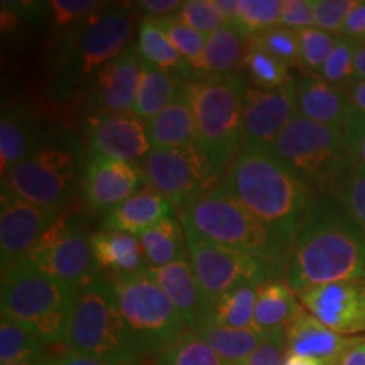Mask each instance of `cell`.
Returning <instances> with one entry per match:
<instances>
[{
    "label": "cell",
    "instance_id": "cell-30",
    "mask_svg": "<svg viewBox=\"0 0 365 365\" xmlns=\"http://www.w3.org/2000/svg\"><path fill=\"white\" fill-rule=\"evenodd\" d=\"M143 245V252L149 267H164L173 262L186 259L188 245H186V235L182 223L175 217L164 218L156 225L137 237Z\"/></svg>",
    "mask_w": 365,
    "mask_h": 365
},
{
    "label": "cell",
    "instance_id": "cell-34",
    "mask_svg": "<svg viewBox=\"0 0 365 365\" xmlns=\"http://www.w3.org/2000/svg\"><path fill=\"white\" fill-rule=\"evenodd\" d=\"M44 341L36 333L21 323L14 322L7 314L0 319V362L19 364L39 360Z\"/></svg>",
    "mask_w": 365,
    "mask_h": 365
},
{
    "label": "cell",
    "instance_id": "cell-42",
    "mask_svg": "<svg viewBox=\"0 0 365 365\" xmlns=\"http://www.w3.org/2000/svg\"><path fill=\"white\" fill-rule=\"evenodd\" d=\"M346 217L365 232V173L355 170L350 173L333 198Z\"/></svg>",
    "mask_w": 365,
    "mask_h": 365
},
{
    "label": "cell",
    "instance_id": "cell-20",
    "mask_svg": "<svg viewBox=\"0 0 365 365\" xmlns=\"http://www.w3.org/2000/svg\"><path fill=\"white\" fill-rule=\"evenodd\" d=\"M154 279L180 313L190 331L198 330L208 319V303L203 298L190 259L173 262L164 267H149Z\"/></svg>",
    "mask_w": 365,
    "mask_h": 365
},
{
    "label": "cell",
    "instance_id": "cell-29",
    "mask_svg": "<svg viewBox=\"0 0 365 365\" xmlns=\"http://www.w3.org/2000/svg\"><path fill=\"white\" fill-rule=\"evenodd\" d=\"M196 335L202 339L205 344L212 346L228 365H244L250 354L261 345L266 339L267 331L257 330V328H228L212 323L210 319L203 323Z\"/></svg>",
    "mask_w": 365,
    "mask_h": 365
},
{
    "label": "cell",
    "instance_id": "cell-7",
    "mask_svg": "<svg viewBox=\"0 0 365 365\" xmlns=\"http://www.w3.org/2000/svg\"><path fill=\"white\" fill-rule=\"evenodd\" d=\"M73 299L75 287L46 276L29 262L2 269V314L29 328L44 344L66 339Z\"/></svg>",
    "mask_w": 365,
    "mask_h": 365
},
{
    "label": "cell",
    "instance_id": "cell-57",
    "mask_svg": "<svg viewBox=\"0 0 365 365\" xmlns=\"http://www.w3.org/2000/svg\"><path fill=\"white\" fill-rule=\"evenodd\" d=\"M4 365H53L48 360L39 359V360H33V362H19V364H4Z\"/></svg>",
    "mask_w": 365,
    "mask_h": 365
},
{
    "label": "cell",
    "instance_id": "cell-18",
    "mask_svg": "<svg viewBox=\"0 0 365 365\" xmlns=\"http://www.w3.org/2000/svg\"><path fill=\"white\" fill-rule=\"evenodd\" d=\"M143 170L135 163L91 154L85 175V198L100 212H108L140 190Z\"/></svg>",
    "mask_w": 365,
    "mask_h": 365
},
{
    "label": "cell",
    "instance_id": "cell-12",
    "mask_svg": "<svg viewBox=\"0 0 365 365\" xmlns=\"http://www.w3.org/2000/svg\"><path fill=\"white\" fill-rule=\"evenodd\" d=\"M24 261L46 276L71 287L91 277L95 267L90 237L66 215L58 217Z\"/></svg>",
    "mask_w": 365,
    "mask_h": 365
},
{
    "label": "cell",
    "instance_id": "cell-55",
    "mask_svg": "<svg viewBox=\"0 0 365 365\" xmlns=\"http://www.w3.org/2000/svg\"><path fill=\"white\" fill-rule=\"evenodd\" d=\"M365 80V43H355L354 81Z\"/></svg>",
    "mask_w": 365,
    "mask_h": 365
},
{
    "label": "cell",
    "instance_id": "cell-8",
    "mask_svg": "<svg viewBox=\"0 0 365 365\" xmlns=\"http://www.w3.org/2000/svg\"><path fill=\"white\" fill-rule=\"evenodd\" d=\"M117 308L140 354H158L185 335L186 325L149 267L110 276Z\"/></svg>",
    "mask_w": 365,
    "mask_h": 365
},
{
    "label": "cell",
    "instance_id": "cell-24",
    "mask_svg": "<svg viewBox=\"0 0 365 365\" xmlns=\"http://www.w3.org/2000/svg\"><path fill=\"white\" fill-rule=\"evenodd\" d=\"M153 149L186 148L198 143V129L191 105L186 98L185 86L180 95L161 113L145 122Z\"/></svg>",
    "mask_w": 365,
    "mask_h": 365
},
{
    "label": "cell",
    "instance_id": "cell-21",
    "mask_svg": "<svg viewBox=\"0 0 365 365\" xmlns=\"http://www.w3.org/2000/svg\"><path fill=\"white\" fill-rule=\"evenodd\" d=\"M352 340L330 330L312 313L304 312V308L286 328L287 354L314 359L323 365L339 364Z\"/></svg>",
    "mask_w": 365,
    "mask_h": 365
},
{
    "label": "cell",
    "instance_id": "cell-47",
    "mask_svg": "<svg viewBox=\"0 0 365 365\" xmlns=\"http://www.w3.org/2000/svg\"><path fill=\"white\" fill-rule=\"evenodd\" d=\"M279 26L291 31L314 27V0H282Z\"/></svg>",
    "mask_w": 365,
    "mask_h": 365
},
{
    "label": "cell",
    "instance_id": "cell-27",
    "mask_svg": "<svg viewBox=\"0 0 365 365\" xmlns=\"http://www.w3.org/2000/svg\"><path fill=\"white\" fill-rule=\"evenodd\" d=\"M301 309L303 304L296 301L294 291L286 279H269L257 289L255 327L262 331L286 330Z\"/></svg>",
    "mask_w": 365,
    "mask_h": 365
},
{
    "label": "cell",
    "instance_id": "cell-38",
    "mask_svg": "<svg viewBox=\"0 0 365 365\" xmlns=\"http://www.w3.org/2000/svg\"><path fill=\"white\" fill-rule=\"evenodd\" d=\"M249 44L262 49L286 65H298L299 58V38L298 31L286 29L282 26L255 33L249 38Z\"/></svg>",
    "mask_w": 365,
    "mask_h": 365
},
{
    "label": "cell",
    "instance_id": "cell-6",
    "mask_svg": "<svg viewBox=\"0 0 365 365\" xmlns=\"http://www.w3.org/2000/svg\"><path fill=\"white\" fill-rule=\"evenodd\" d=\"M65 341L73 352L113 365H132L140 355L118 313L110 281L97 276L75 287Z\"/></svg>",
    "mask_w": 365,
    "mask_h": 365
},
{
    "label": "cell",
    "instance_id": "cell-16",
    "mask_svg": "<svg viewBox=\"0 0 365 365\" xmlns=\"http://www.w3.org/2000/svg\"><path fill=\"white\" fill-rule=\"evenodd\" d=\"M132 19L129 9L110 7L95 12L86 21L80 43V71L91 76L105 65L127 51L125 46L132 36Z\"/></svg>",
    "mask_w": 365,
    "mask_h": 365
},
{
    "label": "cell",
    "instance_id": "cell-51",
    "mask_svg": "<svg viewBox=\"0 0 365 365\" xmlns=\"http://www.w3.org/2000/svg\"><path fill=\"white\" fill-rule=\"evenodd\" d=\"M346 93L350 100V115H364L365 117V80L354 81L346 86Z\"/></svg>",
    "mask_w": 365,
    "mask_h": 365
},
{
    "label": "cell",
    "instance_id": "cell-39",
    "mask_svg": "<svg viewBox=\"0 0 365 365\" xmlns=\"http://www.w3.org/2000/svg\"><path fill=\"white\" fill-rule=\"evenodd\" d=\"M281 0H240V17L237 27L245 38L276 27L281 22Z\"/></svg>",
    "mask_w": 365,
    "mask_h": 365
},
{
    "label": "cell",
    "instance_id": "cell-41",
    "mask_svg": "<svg viewBox=\"0 0 365 365\" xmlns=\"http://www.w3.org/2000/svg\"><path fill=\"white\" fill-rule=\"evenodd\" d=\"M354 41L340 36L339 43L331 51L330 58L327 59L325 66L318 73L319 78L333 86H339V88H346L350 83H354Z\"/></svg>",
    "mask_w": 365,
    "mask_h": 365
},
{
    "label": "cell",
    "instance_id": "cell-32",
    "mask_svg": "<svg viewBox=\"0 0 365 365\" xmlns=\"http://www.w3.org/2000/svg\"><path fill=\"white\" fill-rule=\"evenodd\" d=\"M31 122L21 112H9L0 122V173L2 176L14 166L29 159L38 149Z\"/></svg>",
    "mask_w": 365,
    "mask_h": 365
},
{
    "label": "cell",
    "instance_id": "cell-5",
    "mask_svg": "<svg viewBox=\"0 0 365 365\" xmlns=\"http://www.w3.org/2000/svg\"><path fill=\"white\" fill-rule=\"evenodd\" d=\"M247 90L240 73L195 76L185 81L186 98L193 110L198 143L217 171L230 168L244 148V95Z\"/></svg>",
    "mask_w": 365,
    "mask_h": 365
},
{
    "label": "cell",
    "instance_id": "cell-14",
    "mask_svg": "<svg viewBox=\"0 0 365 365\" xmlns=\"http://www.w3.org/2000/svg\"><path fill=\"white\" fill-rule=\"evenodd\" d=\"M296 296L303 308L330 330L340 335L365 331V277L314 286Z\"/></svg>",
    "mask_w": 365,
    "mask_h": 365
},
{
    "label": "cell",
    "instance_id": "cell-37",
    "mask_svg": "<svg viewBox=\"0 0 365 365\" xmlns=\"http://www.w3.org/2000/svg\"><path fill=\"white\" fill-rule=\"evenodd\" d=\"M299 38V58L298 65L303 68L308 75H318L325 66L327 59L330 58L340 36L325 33L318 27H308V29L298 31Z\"/></svg>",
    "mask_w": 365,
    "mask_h": 365
},
{
    "label": "cell",
    "instance_id": "cell-45",
    "mask_svg": "<svg viewBox=\"0 0 365 365\" xmlns=\"http://www.w3.org/2000/svg\"><path fill=\"white\" fill-rule=\"evenodd\" d=\"M102 6L103 4L97 0H51L49 11L53 14L54 24L65 27L76 21H86Z\"/></svg>",
    "mask_w": 365,
    "mask_h": 365
},
{
    "label": "cell",
    "instance_id": "cell-52",
    "mask_svg": "<svg viewBox=\"0 0 365 365\" xmlns=\"http://www.w3.org/2000/svg\"><path fill=\"white\" fill-rule=\"evenodd\" d=\"M336 365H365V339H354Z\"/></svg>",
    "mask_w": 365,
    "mask_h": 365
},
{
    "label": "cell",
    "instance_id": "cell-36",
    "mask_svg": "<svg viewBox=\"0 0 365 365\" xmlns=\"http://www.w3.org/2000/svg\"><path fill=\"white\" fill-rule=\"evenodd\" d=\"M156 365H228L212 346L196 335L186 331L175 345L158 355Z\"/></svg>",
    "mask_w": 365,
    "mask_h": 365
},
{
    "label": "cell",
    "instance_id": "cell-22",
    "mask_svg": "<svg viewBox=\"0 0 365 365\" xmlns=\"http://www.w3.org/2000/svg\"><path fill=\"white\" fill-rule=\"evenodd\" d=\"M296 103L299 115L341 132L352 112L346 88L327 83L318 75H303L296 81Z\"/></svg>",
    "mask_w": 365,
    "mask_h": 365
},
{
    "label": "cell",
    "instance_id": "cell-11",
    "mask_svg": "<svg viewBox=\"0 0 365 365\" xmlns=\"http://www.w3.org/2000/svg\"><path fill=\"white\" fill-rule=\"evenodd\" d=\"M75 178L76 163L71 150L46 145L6 173L2 188L39 207L61 208Z\"/></svg>",
    "mask_w": 365,
    "mask_h": 365
},
{
    "label": "cell",
    "instance_id": "cell-10",
    "mask_svg": "<svg viewBox=\"0 0 365 365\" xmlns=\"http://www.w3.org/2000/svg\"><path fill=\"white\" fill-rule=\"evenodd\" d=\"M182 228L191 269L208 307L222 294L240 284L261 286L269 279H282L259 259L203 239L193 228L186 225Z\"/></svg>",
    "mask_w": 365,
    "mask_h": 365
},
{
    "label": "cell",
    "instance_id": "cell-19",
    "mask_svg": "<svg viewBox=\"0 0 365 365\" xmlns=\"http://www.w3.org/2000/svg\"><path fill=\"white\" fill-rule=\"evenodd\" d=\"M144 61L135 49H127L95 76L93 105L102 113H124L134 108Z\"/></svg>",
    "mask_w": 365,
    "mask_h": 365
},
{
    "label": "cell",
    "instance_id": "cell-50",
    "mask_svg": "<svg viewBox=\"0 0 365 365\" xmlns=\"http://www.w3.org/2000/svg\"><path fill=\"white\" fill-rule=\"evenodd\" d=\"M137 6L144 12L150 14L153 19H158V17H168V14H176L181 9L182 2L180 0H143V2H137Z\"/></svg>",
    "mask_w": 365,
    "mask_h": 365
},
{
    "label": "cell",
    "instance_id": "cell-3",
    "mask_svg": "<svg viewBox=\"0 0 365 365\" xmlns=\"http://www.w3.org/2000/svg\"><path fill=\"white\" fill-rule=\"evenodd\" d=\"M182 225L222 247L259 259L284 277L291 250L259 222L223 185H218L180 212Z\"/></svg>",
    "mask_w": 365,
    "mask_h": 365
},
{
    "label": "cell",
    "instance_id": "cell-44",
    "mask_svg": "<svg viewBox=\"0 0 365 365\" xmlns=\"http://www.w3.org/2000/svg\"><path fill=\"white\" fill-rule=\"evenodd\" d=\"M357 4L355 0H314V27L340 36L346 17Z\"/></svg>",
    "mask_w": 365,
    "mask_h": 365
},
{
    "label": "cell",
    "instance_id": "cell-56",
    "mask_svg": "<svg viewBox=\"0 0 365 365\" xmlns=\"http://www.w3.org/2000/svg\"><path fill=\"white\" fill-rule=\"evenodd\" d=\"M284 365H323V364L318 362V360H314V359L299 357V355H293V354H286Z\"/></svg>",
    "mask_w": 365,
    "mask_h": 365
},
{
    "label": "cell",
    "instance_id": "cell-26",
    "mask_svg": "<svg viewBox=\"0 0 365 365\" xmlns=\"http://www.w3.org/2000/svg\"><path fill=\"white\" fill-rule=\"evenodd\" d=\"M95 264L110 272V276H124L140 271L143 245L137 237L118 230H102L90 235Z\"/></svg>",
    "mask_w": 365,
    "mask_h": 365
},
{
    "label": "cell",
    "instance_id": "cell-25",
    "mask_svg": "<svg viewBox=\"0 0 365 365\" xmlns=\"http://www.w3.org/2000/svg\"><path fill=\"white\" fill-rule=\"evenodd\" d=\"M245 41L249 39L242 34V31L237 26H222L205 41L202 54L188 63L185 76L186 78H195V76L232 73L244 58L242 51H244Z\"/></svg>",
    "mask_w": 365,
    "mask_h": 365
},
{
    "label": "cell",
    "instance_id": "cell-43",
    "mask_svg": "<svg viewBox=\"0 0 365 365\" xmlns=\"http://www.w3.org/2000/svg\"><path fill=\"white\" fill-rule=\"evenodd\" d=\"M175 17L182 24H186L191 29L198 31L200 34L208 36L225 26V22L217 12L213 0H188L182 2L180 11L175 14Z\"/></svg>",
    "mask_w": 365,
    "mask_h": 365
},
{
    "label": "cell",
    "instance_id": "cell-17",
    "mask_svg": "<svg viewBox=\"0 0 365 365\" xmlns=\"http://www.w3.org/2000/svg\"><path fill=\"white\" fill-rule=\"evenodd\" d=\"M88 140L95 154L135 163L153 150L148 127L132 112L102 113L88 122Z\"/></svg>",
    "mask_w": 365,
    "mask_h": 365
},
{
    "label": "cell",
    "instance_id": "cell-54",
    "mask_svg": "<svg viewBox=\"0 0 365 365\" xmlns=\"http://www.w3.org/2000/svg\"><path fill=\"white\" fill-rule=\"evenodd\" d=\"M53 365H113V364L103 362V360H98V359L88 357V355H81L78 352H73V350H68V352L63 354Z\"/></svg>",
    "mask_w": 365,
    "mask_h": 365
},
{
    "label": "cell",
    "instance_id": "cell-33",
    "mask_svg": "<svg viewBox=\"0 0 365 365\" xmlns=\"http://www.w3.org/2000/svg\"><path fill=\"white\" fill-rule=\"evenodd\" d=\"M135 51L143 58L144 63L159 68V70L176 73L185 76L188 63L180 53L173 48L163 31L150 19H144L139 26Z\"/></svg>",
    "mask_w": 365,
    "mask_h": 365
},
{
    "label": "cell",
    "instance_id": "cell-15",
    "mask_svg": "<svg viewBox=\"0 0 365 365\" xmlns=\"http://www.w3.org/2000/svg\"><path fill=\"white\" fill-rule=\"evenodd\" d=\"M298 115L296 81L274 90L247 86L244 95V145L272 148L293 118Z\"/></svg>",
    "mask_w": 365,
    "mask_h": 365
},
{
    "label": "cell",
    "instance_id": "cell-1",
    "mask_svg": "<svg viewBox=\"0 0 365 365\" xmlns=\"http://www.w3.org/2000/svg\"><path fill=\"white\" fill-rule=\"evenodd\" d=\"M365 277V232L333 200H317L296 235L286 282L294 293Z\"/></svg>",
    "mask_w": 365,
    "mask_h": 365
},
{
    "label": "cell",
    "instance_id": "cell-23",
    "mask_svg": "<svg viewBox=\"0 0 365 365\" xmlns=\"http://www.w3.org/2000/svg\"><path fill=\"white\" fill-rule=\"evenodd\" d=\"M175 210L163 195L150 190L149 186H144L125 202L108 210L105 213L103 225L105 230H118L139 237L164 218L173 217Z\"/></svg>",
    "mask_w": 365,
    "mask_h": 365
},
{
    "label": "cell",
    "instance_id": "cell-35",
    "mask_svg": "<svg viewBox=\"0 0 365 365\" xmlns=\"http://www.w3.org/2000/svg\"><path fill=\"white\" fill-rule=\"evenodd\" d=\"M240 65L247 70L249 78L255 88L274 90L293 81V76L289 75V65L252 44H249L245 49Z\"/></svg>",
    "mask_w": 365,
    "mask_h": 365
},
{
    "label": "cell",
    "instance_id": "cell-49",
    "mask_svg": "<svg viewBox=\"0 0 365 365\" xmlns=\"http://www.w3.org/2000/svg\"><path fill=\"white\" fill-rule=\"evenodd\" d=\"M340 36L354 43H365V2H359L357 7L350 12Z\"/></svg>",
    "mask_w": 365,
    "mask_h": 365
},
{
    "label": "cell",
    "instance_id": "cell-40",
    "mask_svg": "<svg viewBox=\"0 0 365 365\" xmlns=\"http://www.w3.org/2000/svg\"><path fill=\"white\" fill-rule=\"evenodd\" d=\"M149 19L163 31V34L166 36L168 41L173 44V48L186 59V63L193 61V59H196L202 54L207 36L200 34L198 31L182 24V22L178 21L175 16L158 17V19L149 17Z\"/></svg>",
    "mask_w": 365,
    "mask_h": 365
},
{
    "label": "cell",
    "instance_id": "cell-31",
    "mask_svg": "<svg viewBox=\"0 0 365 365\" xmlns=\"http://www.w3.org/2000/svg\"><path fill=\"white\" fill-rule=\"evenodd\" d=\"M257 284H240L213 301L208 309V319L215 325L228 328H257L255 327V301ZM259 330V328H257Z\"/></svg>",
    "mask_w": 365,
    "mask_h": 365
},
{
    "label": "cell",
    "instance_id": "cell-46",
    "mask_svg": "<svg viewBox=\"0 0 365 365\" xmlns=\"http://www.w3.org/2000/svg\"><path fill=\"white\" fill-rule=\"evenodd\" d=\"M286 354V330L267 331L266 339L250 354L244 365H284Z\"/></svg>",
    "mask_w": 365,
    "mask_h": 365
},
{
    "label": "cell",
    "instance_id": "cell-4",
    "mask_svg": "<svg viewBox=\"0 0 365 365\" xmlns=\"http://www.w3.org/2000/svg\"><path fill=\"white\" fill-rule=\"evenodd\" d=\"M272 153L307 186L314 200H333L354 163L344 132L296 115L272 144Z\"/></svg>",
    "mask_w": 365,
    "mask_h": 365
},
{
    "label": "cell",
    "instance_id": "cell-13",
    "mask_svg": "<svg viewBox=\"0 0 365 365\" xmlns=\"http://www.w3.org/2000/svg\"><path fill=\"white\" fill-rule=\"evenodd\" d=\"M61 208L29 203L2 188L0 196V259L2 269L24 261L44 232L58 220Z\"/></svg>",
    "mask_w": 365,
    "mask_h": 365
},
{
    "label": "cell",
    "instance_id": "cell-9",
    "mask_svg": "<svg viewBox=\"0 0 365 365\" xmlns=\"http://www.w3.org/2000/svg\"><path fill=\"white\" fill-rule=\"evenodd\" d=\"M140 170L145 186L163 195L180 212L218 186L222 176L200 144L153 149L144 158Z\"/></svg>",
    "mask_w": 365,
    "mask_h": 365
},
{
    "label": "cell",
    "instance_id": "cell-48",
    "mask_svg": "<svg viewBox=\"0 0 365 365\" xmlns=\"http://www.w3.org/2000/svg\"><path fill=\"white\" fill-rule=\"evenodd\" d=\"M344 137L354 168L365 173V117L350 115L344 129Z\"/></svg>",
    "mask_w": 365,
    "mask_h": 365
},
{
    "label": "cell",
    "instance_id": "cell-2",
    "mask_svg": "<svg viewBox=\"0 0 365 365\" xmlns=\"http://www.w3.org/2000/svg\"><path fill=\"white\" fill-rule=\"evenodd\" d=\"M222 185L293 250L301 223L317 200L271 148L244 145Z\"/></svg>",
    "mask_w": 365,
    "mask_h": 365
},
{
    "label": "cell",
    "instance_id": "cell-28",
    "mask_svg": "<svg viewBox=\"0 0 365 365\" xmlns=\"http://www.w3.org/2000/svg\"><path fill=\"white\" fill-rule=\"evenodd\" d=\"M182 86L185 81H181L180 75L144 63L132 113L140 120L149 122L180 95Z\"/></svg>",
    "mask_w": 365,
    "mask_h": 365
},
{
    "label": "cell",
    "instance_id": "cell-53",
    "mask_svg": "<svg viewBox=\"0 0 365 365\" xmlns=\"http://www.w3.org/2000/svg\"><path fill=\"white\" fill-rule=\"evenodd\" d=\"M213 6L225 24L237 26L240 17V0H213Z\"/></svg>",
    "mask_w": 365,
    "mask_h": 365
}]
</instances>
